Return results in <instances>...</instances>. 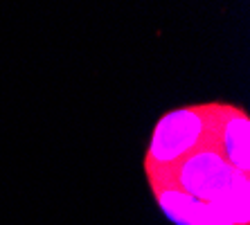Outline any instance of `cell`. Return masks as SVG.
Wrapping results in <instances>:
<instances>
[{
	"mask_svg": "<svg viewBox=\"0 0 250 225\" xmlns=\"http://www.w3.org/2000/svg\"><path fill=\"white\" fill-rule=\"evenodd\" d=\"M241 176L246 173L237 171L214 146H205L178 162L160 183H171L174 187H178L181 191L198 198V201L212 203L221 198Z\"/></svg>",
	"mask_w": 250,
	"mask_h": 225,
	"instance_id": "7a4b0ae2",
	"label": "cell"
},
{
	"mask_svg": "<svg viewBox=\"0 0 250 225\" xmlns=\"http://www.w3.org/2000/svg\"><path fill=\"white\" fill-rule=\"evenodd\" d=\"M214 149L237 171L250 173V117L244 108L221 104Z\"/></svg>",
	"mask_w": 250,
	"mask_h": 225,
	"instance_id": "3957f363",
	"label": "cell"
},
{
	"mask_svg": "<svg viewBox=\"0 0 250 225\" xmlns=\"http://www.w3.org/2000/svg\"><path fill=\"white\" fill-rule=\"evenodd\" d=\"M221 104H194L165 113L153 128L145 153L149 183H160L171 169L194 151L214 146Z\"/></svg>",
	"mask_w": 250,
	"mask_h": 225,
	"instance_id": "6da1fadb",
	"label": "cell"
},
{
	"mask_svg": "<svg viewBox=\"0 0 250 225\" xmlns=\"http://www.w3.org/2000/svg\"><path fill=\"white\" fill-rule=\"evenodd\" d=\"M149 187L156 196L158 207L176 225H212L208 203L189 196L178 187H174L171 183H153Z\"/></svg>",
	"mask_w": 250,
	"mask_h": 225,
	"instance_id": "277c9868",
	"label": "cell"
},
{
	"mask_svg": "<svg viewBox=\"0 0 250 225\" xmlns=\"http://www.w3.org/2000/svg\"><path fill=\"white\" fill-rule=\"evenodd\" d=\"M208 205L212 225H250V176H241L221 198Z\"/></svg>",
	"mask_w": 250,
	"mask_h": 225,
	"instance_id": "5b68a950",
	"label": "cell"
}]
</instances>
